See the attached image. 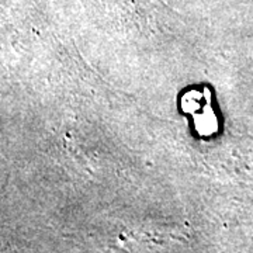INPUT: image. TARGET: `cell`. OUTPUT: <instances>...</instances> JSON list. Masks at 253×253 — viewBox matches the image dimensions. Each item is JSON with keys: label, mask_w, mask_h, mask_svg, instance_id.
<instances>
[{"label": "cell", "mask_w": 253, "mask_h": 253, "mask_svg": "<svg viewBox=\"0 0 253 253\" xmlns=\"http://www.w3.org/2000/svg\"><path fill=\"white\" fill-rule=\"evenodd\" d=\"M121 23L135 27H151L155 16L162 13L166 6L161 0H99Z\"/></svg>", "instance_id": "obj_1"}]
</instances>
